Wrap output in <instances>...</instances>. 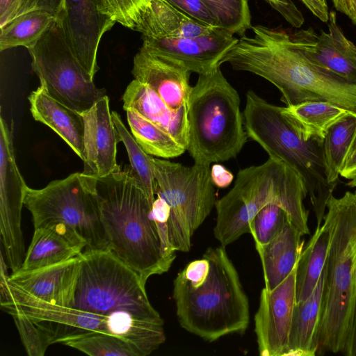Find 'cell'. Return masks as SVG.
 Returning <instances> with one entry per match:
<instances>
[{"instance_id":"cell-1","label":"cell","mask_w":356,"mask_h":356,"mask_svg":"<svg viewBox=\"0 0 356 356\" xmlns=\"http://www.w3.org/2000/svg\"><path fill=\"white\" fill-rule=\"evenodd\" d=\"M220 61L237 71L248 72L273 83L281 101L291 106L325 101L356 113V83L310 60L286 31L252 26Z\"/></svg>"},{"instance_id":"cell-2","label":"cell","mask_w":356,"mask_h":356,"mask_svg":"<svg viewBox=\"0 0 356 356\" xmlns=\"http://www.w3.org/2000/svg\"><path fill=\"white\" fill-rule=\"evenodd\" d=\"M173 298L181 327L205 341L242 334L248 327V298L222 245L209 248L178 273Z\"/></svg>"},{"instance_id":"cell-3","label":"cell","mask_w":356,"mask_h":356,"mask_svg":"<svg viewBox=\"0 0 356 356\" xmlns=\"http://www.w3.org/2000/svg\"><path fill=\"white\" fill-rule=\"evenodd\" d=\"M84 175L97 197L109 250L145 283L168 271L173 262L163 252L153 203L131 167L104 177Z\"/></svg>"},{"instance_id":"cell-4","label":"cell","mask_w":356,"mask_h":356,"mask_svg":"<svg viewBox=\"0 0 356 356\" xmlns=\"http://www.w3.org/2000/svg\"><path fill=\"white\" fill-rule=\"evenodd\" d=\"M307 195L302 177L280 160L269 157L261 165L241 169L232 188L216 202L214 236L225 247L244 234H250V220L270 203L286 211L302 236L309 234V213L304 204Z\"/></svg>"},{"instance_id":"cell-5","label":"cell","mask_w":356,"mask_h":356,"mask_svg":"<svg viewBox=\"0 0 356 356\" xmlns=\"http://www.w3.org/2000/svg\"><path fill=\"white\" fill-rule=\"evenodd\" d=\"M323 223L330 234L317 353H342L356 296L353 246L356 237V194L333 195Z\"/></svg>"},{"instance_id":"cell-6","label":"cell","mask_w":356,"mask_h":356,"mask_svg":"<svg viewBox=\"0 0 356 356\" xmlns=\"http://www.w3.org/2000/svg\"><path fill=\"white\" fill-rule=\"evenodd\" d=\"M186 150L195 163L211 164L235 158L247 142L236 90L220 66L199 74L187 102Z\"/></svg>"},{"instance_id":"cell-7","label":"cell","mask_w":356,"mask_h":356,"mask_svg":"<svg viewBox=\"0 0 356 356\" xmlns=\"http://www.w3.org/2000/svg\"><path fill=\"white\" fill-rule=\"evenodd\" d=\"M243 115L248 137L257 143L269 157L284 162L302 177L316 226L321 225L327 202L337 185L326 179L322 145L305 140L283 113L282 106L268 103L252 90L246 93Z\"/></svg>"},{"instance_id":"cell-8","label":"cell","mask_w":356,"mask_h":356,"mask_svg":"<svg viewBox=\"0 0 356 356\" xmlns=\"http://www.w3.org/2000/svg\"><path fill=\"white\" fill-rule=\"evenodd\" d=\"M73 307L107 316L128 312L135 317L164 323L151 305L146 283L110 250L83 251Z\"/></svg>"},{"instance_id":"cell-9","label":"cell","mask_w":356,"mask_h":356,"mask_svg":"<svg viewBox=\"0 0 356 356\" xmlns=\"http://www.w3.org/2000/svg\"><path fill=\"white\" fill-rule=\"evenodd\" d=\"M156 195L168 204L169 241L175 251L188 252L195 232L210 214L216 202L210 165L186 166L152 156Z\"/></svg>"},{"instance_id":"cell-10","label":"cell","mask_w":356,"mask_h":356,"mask_svg":"<svg viewBox=\"0 0 356 356\" xmlns=\"http://www.w3.org/2000/svg\"><path fill=\"white\" fill-rule=\"evenodd\" d=\"M24 205L31 213L34 229L62 222L85 239L84 251L109 250L97 197L83 172L54 180L40 189L27 186Z\"/></svg>"},{"instance_id":"cell-11","label":"cell","mask_w":356,"mask_h":356,"mask_svg":"<svg viewBox=\"0 0 356 356\" xmlns=\"http://www.w3.org/2000/svg\"><path fill=\"white\" fill-rule=\"evenodd\" d=\"M28 51L40 86L67 107L83 113L106 95L73 54L56 21Z\"/></svg>"},{"instance_id":"cell-12","label":"cell","mask_w":356,"mask_h":356,"mask_svg":"<svg viewBox=\"0 0 356 356\" xmlns=\"http://www.w3.org/2000/svg\"><path fill=\"white\" fill-rule=\"evenodd\" d=\"M8 264L3 254L0 261V305L12 315L24 314L42 330L48 332L52 344L70 334L84 332L109 334L106 316L72 307L55 305L38 298L9 282Z\"/></svg>"},{"instance_id":"cell-13","label":"cell","mask_w":356,"mask_h":356,"mask_svg":"<svg viewBox=\"0 0 356 356\" xmlns=\"http://www.w3.org/2000/svg\"><path fill=\"white\" fill-rule=\"evenodd\" d=\"M27 186L17 167L13 127L0 118V232L5 259L12 273L19 270L26 256L22 211Z\"/></svg>"},{"instance_id":"cell-14","label":"cell","mask_w":356,"mask_h":356,"mask_svg":"<svg viewBox=\"0 0 356 356\" xmlns=\"http://www.w3.org/2000/svg\"><path fill=\"white\" fill-rule=\"evenodd\" d=\"M56 22L73 54L94 79L102 38L115 22L102 12L99 0H61Z\"/></svg>"},{"instance_id":"cell-15","label":"cell","mask_w":356,"mask_h":356,"mask_svg":"<svg viewBox=\"0 0 356 356\" xmlns=\"http://www.w3.org/2000/svg\"><path fill=\"white\" fill-rule=\"evenodd\" d=\"M298 261L279 285L272 290L264 287L261 291L259 308L254 315V332L261 356L287 355L293 313L296 303Z\"/></svg>"},{"instance_id":"cell-16","label":"cell","mask_w":356,"mask_h":356,"mask_svg":"<svg viewBox=\"0 0 356 356\" xmlns=\"http://www.w3.org/2000/svg\"><path fill=\"white\" fill-rule=\"evenodd\" d=\"M142 39V46L149 51L175 60L198 75L220 66V60L238 40L221 28L196 37Z\"/></svg>"},{"instance_id":"cell-17","label":"cell","mask_w":356,"mask_h":356,"mask_svg":"<svg viewBox=\"0 0 356 356\" xmlns=\"http://www.w3.org/2000/svg\"><path fill=\"white\" fill-rule=\"evenodd\" d=\"M328 31L317 34L312 29L291 34L293 40L313 63L356 83V45L337 24L335 11L329 13Z\"/></svg>"},{"instance_id":"cell-18","label":"cell","mask_w":356,"mask_h":356,"mask_svg":"<svg viewBox=\"0 0 356 356\" xmlns=\"http://www.w3.org/2000/svg\"><path fill=\"white\" fill-rule=\"evenodd\" d=\"M84 121V175L104 177L120 168L117 163V145L120 142L109 108L107 95L88 111L81 113Z\"/></svg>"},{"instance_id":"cell-19","label":"cell","mask_w":356,"mask_h":356,"mask_svg":"<svg viewBox=\"0 0 356 356\" xmlns=\"http://www.w3.org/2000/svg\"><path fill=\"white\" fill-rule=\"evenodd\" d=\"M134 79L153 90L173 109L187 105L191 72L180 63L141 47L134 58Z\"/></svg>"},{"instance_id":"cell-20","label":"cell","mask_w":356,"mask_h":356,"mask_svg":"<svg viewBox=\"0 0 356 356\" xmlns=\"http://www.w3.org/2000/svg\"><path fill=\"white\" fill-rule=\"evenodd\" d=\"M80 254L63 262L31 270H17L9 282L47 302L73 307L80 268Z\"/></svg>"},{"instance_id":"cell-21","label":"cell","mask_w":356,"mask_h":356,"mask_svg":"<svg viewBox=\"0 0 356 356\" xmlns=\"http://www.w3.org/2000/svg\"><path fill=\"white\" fill-rule=\"evenodd\" d=\"M85 239L62 222H50L34 229L33 236L20 270H31L69 260L81 254Z\"/></svg>"},{"instance_id":"cell-22","label":"cell","mask_w":356,"mask_h":356,"mask_svg":"<svg viewBox=\"0 0 356 356\" xmlns=\"http://www.w3.org/2000/svg\"><path fill=\"white\" fill-rule=\"evenodd\" d=\"M122 102L124 110L135 109L170 134L186 150L188 139L187 105L178 109L170 108L153 90L136 79L127 86Z\"/></svg>"},{"instance_id":"cell-23","label":"cell","mask_w":356,"mask_h":356,"mask_svg":"<svg viewBox=\"0 0 356 356\" xmlns=\"http://www.w3.org/2000/svg\"><path fill=\"white\" fill-rule=\"evenodd\" d=\"M29 101L35 120L51 129L83 160L85 127L82 115L53 98L41 86L31 92Z\"/></svg>"},{"instance_id":"cell-24","label":"cell","mask_w":356,"mask_h":356,"mask_svg":"<svg viewBox=\"0 0 356 356\" xmlns=\"http://www.w3.org/2000/svg\"><path fill=\"white\" fill-rule=\"evenodd\" d=\"M215 28L189 17L167 0H150L143 8L134 30L142 38L196 37Z\"/></svg>"},{"instance_id":"cell-25","label":"cell","mask_w":356,"mask_h":356,"mask_svg":"<svg viewBox=\"0 0 356 356\" xmlns=\"http://www.w3.org/2000/svg\"><path fill=\"white\" fill-rule=\"evenodd\" d=\"M325 274L326 266L312 294L295 305L286 356L317 354Z\"/></svg>"},{"instance_id":"cell-26","label":"cell","mask_w":356,"mask_h":356,"mask_svg":"<svg viewBox=\"0 0 356 356\" xmlns=\"http://www.w3.org/2000/svg\"><path fill=\"white\" fill-rule=\"evenodd\" d=\"M302 236L289 220L272 241L256 248L268 290L279 285L294 268L303 248Z\"/></svg>"},{"instance_id":"cell-27","label":"cell","mask_w":356,"mask_h":356,"mask_svg":"<svg viewBox=\"0 0 356 356\" xmlns=\"http://www.w3.org/2000/svg\"><path fill=\"white\" fill-rule=\"evenodd\" d=\"M282 111L305 140L321 145L332 125L355 113L325 101L304 102L282 107Z\"/></svg>"},{"instance_id":"cell-28","label":"cell","mask_w":356,"mask_h":356,"mask_svg":"<svg viewBox=\"0 0 356 356\" xmlns=\"http://www.w3.org/2000/svg\"><path fill=\"white\" fill-rule=\"evenodd\" d=\"M109 334L129 345L137 356H147L165 341L164 323L139 319L128 312L106 316Z\"/></svg>"},{"instance_id":"cell-29","label":"cell","mask_w":356,"mask_h":356,"mask_svg":"<svg viewBox=\"0 0 356 356\" xmlns=\"http://www.w3.org/2000/svg\"><path fill=\"white\" fill-rule=\"evenodd\" d=\"M330 234L323 223L315 232L300 254L296 282V302L306 300L314 291L326 264Z\"/></svg>"},{"instance_id":"cell-30","label":"cell","mask_w":356,"mask_h":356,"mask_svg":"<svg viewBox=\"0 0 356 356\" xmlns=\"http://www.w3.org/2000/svg\"><path fill=\"white\" fill-rule=\"evenodd\" d=\"M55 21L54 15L40 10L15 17L0 27L1 51L17 47H24L27 49L33 47Z\"/></svg>"},{"instance_id":"cell-31","label":"cell","mask_w":356,"mask_h":356,"mask_svg":"<svg viewBox=\"0 0 356 356\" xmlns=\"http://www.w3.org/2000/svg\"><path fill=\"white\" fill-rule=\"evenodd\" d=\"M127 119L131 134L148 154L162 159L181 155L186 149L170 134L134 108H127Z\"/></svg>"},{"instance_id":"cell-32","label":"cell","mask_w":356,"mask_h":356,"mask_svg":"<svg viewBox=\"0 0 356 356\" xmlns=\"http://www.w3.org/2000/svg\"><path fill=\"white\" fill-rule=\"evenodd\" d=\"M356 132V113L332 125L322 143L324 172L330 184H337L339 176Z\"/></svg>"},{"instance_id":"cell-33","label":"cell","mask_w":356,"mask_h":356,"mask_svg":"<svg viewBox=\"0 0 356 356\" xmlns=\"http://www.w3.org/2000/svg\"><path fill=\"white\" fill-rule=\"evenodd\" d=\"M111 115L118 139L124 143L127 152L131 172L153 203L156 197V182L151 161L152 155L143 149L127 130L117 112L112 111Z\"/></svg>"},{"instance_id":"cell-34","label":"cell","mask_w":356,"mask_h":356,"mask_svg":"<svg viewBox=\"0 0 356 356\" xmlns=\"http://www.w3.org/2000/svg\"><path fill=\"white\" fill-rule=\"evenodd\" d=\"M90 356H137L122 339L102 332H84L65 336L57 341Z\"/></svg>"},{"instance_id":"cell-35","label":"cell","mask_w":356,"mask_h":356,"mask_svg":"<svg viewBox=\"0 0 356 356\" xmlns=\"http://www.w3.org/2000/svg\"><path fill=\"white\" fill-rule=\"evenodd\" d=\"M216 19L219 26L240 36L251 29L248 0H202Z\"/></svg>"},{"instance_id":"cell-36","label":"cell","mask_w":356,"mask_h":356,"mask_svg":"<svg viewBox=\"0 0 356 356\" xmlns=\"http://www.w3.org/2000/svg\"><path fill=\"white\" fill-rule=\"evenodd\" d=\"M289 220L286 211L276 204L270 203L261 209L249 223L256 248L272 241Z\"/></svg>"},{"instance_id":"cell-37","label":"cell","mask_w":356,"mask_h":356,"mask_svg":"<svg viewBox=\"0 0 356 356\" xmlns=\"http://www.w3.org/2000/svg\"><path fill=\"white\" fill-rule=\"evenodd\" d=\"M29 356H43L52 344L49 335L24 314L11 315Z\"/></svg>"},{"instance_id":"cell-38","label":"cell","mask_w":356,"mask_h":356,"mask_svg":"<svg viewBox=\"0 0 356 356\" xmlns=\"http://www.w3.org/2000/svg\"><path fill=\"white\" fill-rule=\"evenodd\" d=\"M150 0H99L102 12L126 28L134 30Z\"/></svg>"},{"instance_id":"cell-39","label":"cell","mask_w":356,"mask_h":356,"mask_svg":"<svg viewBox=\"0 0 356 356\" xmlns=\"http://www.w3.org/2000/svg\"><path fill=\"white\" fill-rule=\"evenodd\" d=\"M189 17L211 27L220 28L202 0H167Z\"/></svg>"},{"instance_id":"cell-40","label":"cell","mask_w":356,"mask_h":356,"mask_svg":"<svg viewBox=\"0 0 356 356\" xmlns=\"http://www.w3.org/2000/svg\"><path fill=\"white\" fill-rule=\"evenodd\" d=\"M277 10L284 19L295 28L304 24L302 13L291 0H264Z\"/></svg>"},{"instance_id":"cell-41","label":"cell","mask_w":356,"mask_h":356,"mask_svg":"<svg viewBox=\"0 0 356 356\" xmlns=\"http://www.w3.org/2000/svg\"><path fill=\"white\" fill-rule=\"evenodd\" d=\"M60 2L61 0H19L15 17L24 13L37 10L49 12L56 17Z\"/></svg>"},{"instance_id":"cell-42","label":"cell","mask_w":356,"mask_h":356,"mask_svg":"<svg viewBox=\"0 0 356 356\" xmlns=\"http://www.w3.org/2000/svg\"><path fill=\"white\" fill-rule=\"evenodd\" d=\"M211 179L214 186L228 187L234 179L233 174L220 164H214L211 169Z\"/></svg>"},{"instance_id":"cell-43","label":"cell","mask_w":356,"mask_h":356,"mask_svg":"<svg viewBox=\"0 0 356 356\" xmlns=\"http://www.w3.org/2000/svg\"><path fill=\"white\" fill-rule=\"evenodd\" d=\"M342 353L347 356H356V296L350 324Z\"/></svg>"},{"instance_id":"cell-44","label":"cell","mask_w":356,"mask_h":356,"mask_svg":"<svg viewBox=\"0 0 356 356\" xmlns=\"http://www.w3.org/2000/svg\"><path fill=\"white\" fill-rule=\"evenodd\" d=\"M18 5L19 0H0V27L15 17Z\"/></svg>"},{"instance_id":"cell-45","label":"cell","mask_w":356,"mask_h":356,"mask_svg":"<svg viewBox=\"0 0 356 356\" xmlns=\"http://www.w3.org/2000/svg\"><path fill=\"white\" fill-rule=\"evenodd\" d=\"M340 176L349 180L348 181H356V149L348 152Z\"/></svg>"},{"instance_id":"cell-46","label":"cell","mask_w":356,"mask_h":356,"mask_svg":"<svg viewBox=\"0 0 356 356\" xmlns=\"http://www.w3.org/2000/svg\"><path fill=\"white\" fill-rule=\"evenodd\" d=\"M303 4L323 22H326L329 18L327 6H324L318 0H300Z\"/></svg>"},{"instance_id":"cell-47","label":"cell","mask_w":356,"mask_h":356,"mask_svg":"<svg viewBox=\"0 0 356 356\" xmlns=\"http://www.w3.org/2000/svg\"><path fill=\"white\" fill-rule=\"evenodd\" d=\"M355 0H332L335 9L348 16L352 5Z\"/></svg>"},{"instance_id":"cell-48","label":"cell","mask_w":356,"mask_h":356,"mask_svg":"<svg viewBox=\"0 0 356 356\" xmlns=\"http://www.w3.org/2000/svg\"><path fill=\"white\" fill-rule=\"evenodd\" d=\"M353 261L354 271V283L356 286V237L353 246Z\"/></svg>"},{"instance_id":"cell-49","label":"cell","mask_w":356,"mask_h":356,"mask_svg":"<svg viewBox=\"0 0 356 356\" xmlns=\"http://www.w3.org/2000/svg\"><path fill=\"white\" fill-rule=\"evenodd\" d=\"M348 17L354 24H356V0L354 1Z\"/></svg>"},{"instance_id":"cell-50","label":"cell","mask_w":356,"mask_h":356,"mask_svg":"<svg viewBox=\"0 0 356 356\" xmlns=\"http://www.w3.org/2000/svg\"><path fill=\"white\" fill-rule=\"evenodd\" d=\"M355 149H356V132H355V134L354 138L353 139V141H352V143H351L349 152L351 151V150H353Z\"/></svg>"},{"instance_id":"cell-51","label":"cell","mask_w":356,"mask_h":356,"mask_svg":"<svg viewBox=\"0 0 356 356\" xmlns=\"http://www.w3.org/2000/svg\"><path fill=\"white\" fill-rule=\"evenodd\" d=\"M347 185L351 188H356V181H348ZM356 194V190L354 192Z\"/></svg>"},{"instance_id":"cell-52","label":"cell","mask_w":356,"mask_h":356,"mask_svg":"<svg viewBox=\"0 0 356 356\" xmlns=\"http://www.w3.org/2000/svg\"><path fill=\"white\" fill-rule=\"evenodd\" d=\"M318 1H319L324 6H327L326 0H318Z\"/></svg>"}]
</instances>
